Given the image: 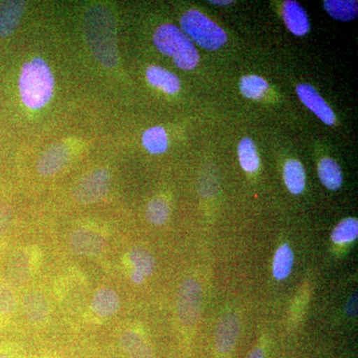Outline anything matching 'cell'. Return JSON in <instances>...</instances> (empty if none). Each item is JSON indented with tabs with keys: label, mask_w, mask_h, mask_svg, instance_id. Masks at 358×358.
<instances>
[{
	"label": "cell",
	"mask_w": 358,
	"mask_h": 358,
	"mask_svg": "<svg viewBox=\"0 0 358 358\" xmlns=\"http://www.w3.org/2000/svg\"><path fill=\"white\" fill-rule=\"evenodd\" d=\"M84 34L96 60L103 67H115L119 60L115 21L108 7L101 4L90 7L85 14Z\"/></svg>",
	"instance_id": "6da1fadb"
},
{
	"label": "cell",
	"mask_w": 358,
	"mask_h": 358,
	"mask_svg": "<svg viewBox=\"0 0 358 358\" xmlns=\"http://www.w3.org/2000/svg\"><path fill=\"white\" fill-rule=\"evenodd\" d=\"M54 86L53 73L44 59L35 57L23 64L18 88L21 101L28 109L40 110L50 102Z\"/></svg>",
	"instance_id": "7a4b0ae2"
},
{
	"label": "cell",
	"mask_w": 358,
	"mask_h": 358,
	"mask_svg": "<svg viewBox=\"0 0 358 358\" xmlns=\"http://www.w3.org/2000/svg\"><path fill=\"white\" fill-rule=\"evenodd\" d=\"M155 47L164 55L173 58L181 70H192L199 65V54L192 39L173 24L160 25L154 34Z\"/></svg>",
	"instance_id": "3957f363"
},
{
	"label": "cell",
	"mask_w": 358,
	"mask_h": 358,
	"mask_svg": "<svg viewBox=\"0 0 358 358\" xmlns=\"http://www.w3.org/2000/svg\"><path fill=\"white\" fill-rule=\"evenodd\" d=\"M180 25L188 37L206 50H218L227 42V34L222 28L195 9L183 14Z\"/></svg>",
	"instance_id": "277c9868"
},
{
	"label": "cell",
	"mask_w": 358,
	"mask_h": 358,
	"mask_svg": "<svg viewBox=\"0 0 358 358\" xmlns=\"http://www.w3.org/2000/svg\"><path fill=\"white\" fill-rule=\"evenodd\" d=\"M110 187L109 171L103 169L90 171L80 179L73 189V199L79 204L88 205L101 201Z\"/></svg>",
	"instance_id": "5b68a950"
},
{
	"label": "cell",
	"mask_w": 358,
	"mask_h": 358,
	"mask_svg": "<svg viewBox=\"0 0 358 358\" xmlns=\"http://www.w3.org/2000/svg\"><path fill=\"white\" fill-rule=\"evenodd\" d=\"M202 289L199 282L193 279H186L178 289V315L181 324L192 327L199 322L201 310Z\"/></svg>",
	"instance_id": "8992f818"
},
{
	"label": "cell",
	"mask_w": 358,
	"mask_h": 358,
	"mask_svg": "<svg viewBox=\"0 0 358 358\" xmlns=\"http://www.w3.org/2000/svg\"><path fill=\"white\" fill-rule=\"evenodd\" d=\"M69 247L78 256H98L107 248V241L96 231L80 228L71 234Z\"/></svg>",
	"instance_id": "52a82bcc"
},
{
	"label": "cell",
	"mask_w": 358,
	"mask_h": 358,
	"mask_svg": "<svg viewBox=\"0 0 358 358\" xmlns=\"http://www.w3.org/2000/svg\"><path fill=\"white\" fill-rule=\"evenodd\" d=\"M70 150L67 145L57 143L45 150L37 162V171L43 176H53L60 173L70 160Z\"/></svg>",
	"instance_id": "ba28073f"
},
{
	"label": "cell",
	"mask_w": 358,
	"mask_h": 358,
	"mask_svg": "<svg viewBox=\"0 0 358 358\" xmlns=\"http://www.w3.org/2000/svg\"><path fill=\"white\" fill-rule=\"evenodd\" d=\"M296 94L303 105L308 110H312L313 114L327 124V126H333L336 122V115L331 109L326 101L320 95L317 89L313 88L310 84H300L296 86Z\"/></svg>",
	"instance_id": "9c48e42d"
},
{
	"label": "cell",
	"mask_w": 358,
	"mask_h": 358,
	"mask_svg": "<svg viewBox=\"0 0 358 358\" xmlns=\"http://www.w3.org/2000/svg\"><path fill=\"white\" fill-rule=\"evenodd\" d=\"M240 322L237 315L227 313L219 320L215 331V346L219 352L226 355L236 345L239 336Z\"/></svg>",
	"instance_id": "30bf717a"
},
{
	"label": "cell",
	"mask_w": 358,
	"mask_h": 358,
	"mask_svg": "<svg viewBox=\"0 0 358 358\" xmlns=\"http://www.w3.org/2000/svg\"><path fill=\"white\" fill-rule=\"evenodd\" d=\"M27 3L21 0L0 1V38L10 36L20 25Z\"/></svg>",
	"instance_id": "8fae6325"
},
{
	"label": "cell",
	"mask_w": 358,
	"mask_h": 358,
	"mask_svg": "<svg viewBox=\"0 0 358 358\" xmlns=\"http://www.w3.org/2000/svg\"><path fill=\"white\" fill-rule=\"evenodd\" d=\"M282 20L289 31L296 36L301 37L310 31V21L307 11L299 2L288 0L282 4Z\"/></svg>",
	"instance_id": "7c38bea8"
},
{
	"label": "cell",
	"mask_w": 358,
	"mask_h": 358,
	"mask_svg": "<svg viewBox=\"0 0 358 358\" xmlns=\"http://www.w3.org/2000/svg\"><path fill=\"white\" fill-rule=\"evenodd\" d=\"M145 75H147L148 83L169 95L178 93L181 88L179 78L174 73L160 66H150L148 68Z\"/></svg>",
	"instance_id": "4fadbf2b"
},
{
	"label": "cell",
	"mask_w": 358,
	"mask_h": 358,
	"mask_svg": "<svg viewBox=\"0 0 358 358\" xmlns=\"http://www.w3.org/2000/svg\"><path fill=\"white\" fill-rule=\"evenodd\" d=\"M21 305L25 317L35 324L44 322L50 312L48 301L39 292H29L24 294Z\"/></svg>",
	"instance_id": "5bb4252c"
},
{
	"label": "cell",
	"mask_w": 358,
	"mask_h": 358,
	"mask_svg": "<svg viewBox=\"0 0 358 358\" xmlns=\"http://www.w3.org/2000/svg\"><path fill=\"white\" fill-rule=\"evenodd\" d=\"M120 298L113 289H99L94 294L91 308L95 315L100 317H110L117 313L120 308Z\"/></svg>",
	"instance_id": "9a60e30c"
},
{
	"label": "cell",
	"mask_w": 358,
	"mask_h": 358,
	"mask_svg": "<svg viewBox=\"0 0 358 358\" xmlns=\"http://www.w3.org/2000/svg\"><path fill=\"white\" fill-rule=\"evenodd\" d=\"M31 258L25 251H20L9 261L7 279L11 285L18 287L27 281L31 274Z\"/></svg>",
	"instance_id": "2e32d148"
},
{
	"label": "cell",
	"mask_w": 358,
	"mask_h": 358,
	"mask_svg": "<svg viewBox=\"0 0 358 358\" xmlns=\"http://www.w3.org/2000/svg\"><path fill=\"white\" fill-rule=\"evenodd\" d=\"M320 181L329 190H338L343 185V173L338 162L331 157H324L317 166Z\"/></svg>",
	"instance_id": "e0dca14e"
},
{
	"label": "cell",
	"mask_w": 358,
	"mask_h": 358,
	"mask_svg": "<svg viewBox=\"0 0 358 358\" xmlns=\"http://www.w3.org/2000/svg\"><path fill=\"white\" fill-rule=\"evenodd\" d=\"M324 8L334 20L348 22L358 15L357 0H324Z\"/></svg>",
	"instance_id": "ac0fdd59"
},
{
	"label": "cell",
	"mask_w": 358,
	"mask_h": 358,
	"mask_svg": "<svg viewBox=\"0 0 358 358\" xmlns=\"http://www.w3.org/2000/svg\"><path fill=\"white\" fill-rule=\"evenodd\" d=\"M120 343L129 358H154L150 346L136 331H127L122 334Z\"/></svg>",
	"instance_id": "d6986e66"
},
{
	"label": "cell",
	"mask_w": 358,
	"mask_h": 358,
	"mask_svg": "<svg viewBox=\"0 0 358 358\" xmlns=\"http://www.w3.org/2000/svg\"><path fill=\"white\" fill-rule=\"evenodd\" d=\"M284 180L289 192L294 195L301 194L306 187V171L299 160H288L284 166Z\"/></svg>",
	"instance_id": "ffe728a7"
},
{
	"label": "cell",
	"mask_w": 358,
	"mask_h": 358,
	"mask_svg": "<svg viewBox=\"0 0 358 358\" xmlns=\"http://www.w3.org/2000/svg\"><path fill=\"white\" fill-rule=\"evenodd\" d=\"M143 147L152 155H162L169 148V138L166 129L162 127H152L143 134Z\"/></svg>",
	"instance_id": "44dd1931"
},
{
	"label": "cell",
	"mask_w": 358,
	"mask_h": 358,
	"mask_svg": "<svg viewBox=\"0 0 358 358\" xmlns=\"http://www.w3.org/2000/svg\"><path fill=\"white\" fill-rule=\"evenodd\" d=\"M294 253L288 244H282L277 250L273 261V275L277 280H285L293 270Z\"/></svg>",
	"instance_id": "7402d4cb"
},
{
	"label": "cell",
	"mask_w": 358,
	"mask_h": 358,
	"mask_svg": "<svg viewBox=\"0 0 358 358\" xmlns=\"http://www.w3.org/2000/svg\"><path fill=\"white\" fill-rule=\"evenodd\" d=\"M238 155H239L240 164L247 173H255L260 166L257 148L253 140L245 138L240 141L238 145Z\"/></svg>",
	"instance_id": "603a6c76"
},
{
	"label": "cell",
	"mask_w": 358,
	"mask_h": 358,
	"mask_svg": "<svg viewBox=\"0 0 358 358\" xmlns=\"http://www.w3.org/2000/svg\"><path fill=\"white\" fill-rule=\"evenodd\" d=\"M239 87L242 95L251 100H261L268 90L267 81L256 75L242 77Z\"/></svg>",
	"instance_id": "cb8c5ba5"
},
{
	"label": "cell",
	"mask_w": 358,
	"mask_h": 358,
	"mask_svg": "<svg viewBox=\"0 0 358 358\" xmlns=\"http://www.w3.org/2000/svg\"><path fill=\"white\" fill-rule=\"evenodd\" d=\"M358 221L357 218L343 219L331 232V241L336 244H348L357 240Z\"/></svg>",
	"instance_id": "d4e9b609"
},
{
	"label": "cell",
	"mask_w": 358,
	"mask_h": 358,
	"mask_svg": "<svg viewBox=\"0 0 358 358\" xmlns=\"http://www.w3.org/2000/svg\"><path fill=\"white\" fill-rule=\"evenodd\" d=\"M129 262L133 265L134 270L138 271L145 277L154 274L155 260L154 257L147 250L134 248L129 255Z\"/></svg>",
	"instance_id": "484cf974"
},
{
	"label": "cell",
	"mask_w": 358,
	"mask_h": 358,
	"mask_svg": "<svg viewBox=\"0 0 358 358\" xmlns=\"http://www.w3.org/2000/svg\"><path fill=\"white\" fill-rule=\"evenodd\" d=\"M148 222L152 225H164L169 217V206L166 200L155 199L148 204L145 212Z\"/></svg>",
	"instance_id": "4316f807"
},
{
	"label": "cell",
	"mask_w": 358,
	"mask_h": 358,
	"mask_svg": "<svg viewBox=\"0 0 358 358\" xmlns=\"http://www.w3.org/2000/svg\"><path fill=\"white\" fill-rule=\"evenodd\" d=\"M17 308V298L13 289L0 284V315H13Z\"/></svg>",
	"instance_id": "83f0119b"
},
{
	"label": "cell",
	"mask_w": 358,
	"mask_h": 358,
	"mask_svg": "<svg viewBox=\"0 0 358 358\" xmlns=\"http://www.w3.org/2000/svg\"><path fill=\"white\" fill-rule=\"evenodd\" d=\"M13 208L8 204H0V239L4 236L13 221Z\"/></svg>",
	"instance_id": "f1b7e54d"
},
{
	"label": "cell",
	"mask_w": 358,
	"mask_h": 358,
	"mask_svg": "<svg viewBox=\"0 0 358 358\" xmlns=\"http://www.w3.org/2000/svg\"><path fill=\"white\" fill-rule=\"evenodd\" d=\"M345 312L350 315H357V293L353 294L352 298L345 305Z\"/></svg>",
	"instance_id": "f546056e"
},
{
	"label": "cell",
	"mask_w": 358,
	"mask_h": 358,
	"mask_svg": "<svg viewBox=\"0 0 358 358\" xmlns=\"http://www.w3.org/2000/svg\"><path fill=\"white\" fill-rule=\"evenodd\" d=\"M145 275L141 274V273L138 272V271L133 270L131 274V281L136 285L143 284V281H145Z\"/></svg>",
	"instance_id": "4dcf8cb0"
},
{
	"label": "cell",
	"mask_w": 358,
	"mask_h": 358,
	"mask_svg": "<svg viewBox=\"0 0 358 358\" xmlns=\"http://www.w3.org/2000/svg\"><path fill=\"white\" fill-rule=\"evenodd\" d=\"M247 358H265V353H264L262 348H255Z\"/></svg>",
	"instance_id": "1f68e13d"
},
{
	"label": "cell",
	"mask_w": 358,
	"mask_h": 358,
	"mask_svg": "<svg viewBox=\"0 0 358 358\" xmlns=\"http://www.w3.org/2000/svg\"><path fill=\"white\" fill-rule=\"evenodd\" d=\"M210 3L212 4H216V6H229V4H232L233 3V1H231V0H224V1H219V0H217V1H216V0H210Z\"/></svg>",
	"instance_id": "d6a6232c"
},
{
	"label": "cell",
	"mask_w": 358,
	"mask_h": 358,
	"mask_svg": "<svg viewBox=\"0 0 358 358\" xmlns=\"http://www.w3.org/2000/svg\"><path fill=\"white\" fill-rule=\"evenodd\" d=\"M0 358H14V357H9V355H0Z\"/></svg>",
	"instance_id": "836d02e7"
}]
</instances>
